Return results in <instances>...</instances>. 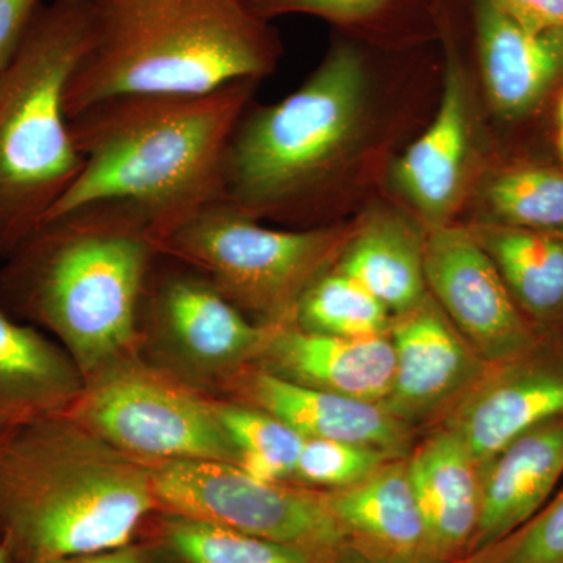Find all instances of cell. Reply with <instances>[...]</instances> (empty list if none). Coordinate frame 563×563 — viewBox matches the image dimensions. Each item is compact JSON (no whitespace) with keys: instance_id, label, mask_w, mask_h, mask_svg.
<instances>
[{"instance_id":"1","label":"cell","mask_w":563,"mask_h":563,"mask_svg":"<svg viewBox=\"0 0 563 563\" xmlns=\"http://www.w3.org/2000/svg\"><path fill=\"white\" fill-rule=\"evenodd\" d=\"M158 255L139 207H80L41 224L0 262V309L49 332L88 379L141 351V296Z\"/></svg>"},{"instance_id":"2","label":"cell","mask_w":563,"mask_h":563,"mask_svg":"<svg viewBox=\"0 0 563 563\" xmlns=\"http://www.w3.org/2000/svg\"><path fill=\"white\" fill-rule=\"evenodd\" d=\"M255 81L202 95L118 96L70 118L81 169L46 221L90 203L129 202L151 218L158 239L220 201L225 154Z\"/></svg>"},{"instance_id":"3","label":"cell","mask_w":563,"mask_h":563,"mask_svg":"<svg viewBox=\"0 0 563 563\" xmlns=\"http://www.w3.org/2000/svg\"><path fill=\"white\" fill-rule=\"evenodd\" d=\"M155 512L150 465L66 412L0 435V540L20 563L125 547Z\"/></svg>"},{"instance_id":"4","label":"cell","mask_w":563,"mask_h":563,"mask_svg":"<svg viewBox=\"0 0 563 563\" xmlns=\"http://www.w3.org/2000/svg\"><path fill=\"white\" fill-rule=\"evenodd\" d=\"M88 49L66 85L68 120L129 95H202L258 80L279 54L244 0H90Z\"/></svg>"},{"instance_id":"5","label":"cell","mask_w":563,"mask_h":563,"mask_svg":"<svg viewBox=\"0 0 563 563\" xmlns=\"http://www.w3.org/2000/svg\"><path fill=\"white\" fill-rule=\"evenodd\" d=\"M365 99L361 52L335 44L299 90L243 114L220 201L257 221L313 213L357 139Z\"/></svg>"},{"instance_id":"6","label":"cell","mask_w":563,"mask_h":563,"mask_svg":"<svg viewBox=\"0 0 563 563\" xmlns=\"http://www.w3.org/2000/svg\"><path fill=\"white\" fill-rule=\"evenodd\" d=\"M90 35V0H52L36 10L0 73V262L46 221L79 176L65 91Z\"/></svg>"},{"instance_id":"7","label":"cell","mask_w":563,"mask_h":563,"mask_svg":"<svg viewBox=\"0 0 563 563\" xmlns=\"http://www.w3.org/2000/svg\"><path fill=\"white\" fill-rule=\"evenodd\" d=\"M355 228H263L222 201L207 203L158 235L161 255L190 266L251 321L292 324L299 302L332 268Z\"/></svg>"},{"instance_id":"8","label":"cell","mask_w":563,"mask_h":563,"mask_svg":"<svg viewBox=\"0 0 563 563\" xmlns=\"http://www.w3.org/2000/svg\"><path fill=\"white\" fill-rule=\"evenodd\" d=\"M218 399L150 363L141 351L85 379L66 413L111 446L143 462L239 465Z\"/></svg>"},{"instance_id":"9","label":"cell","mask_w":563,"mask_h":563,"mask_svg":"<svg viewBox=\"0 0 563 563\" xmlns=\"http://www.w3.org/2000/svg\"><path fill=\"white\" fill-rule=\"evenodd\" d=\"M146 463L158 512L213 521L333 561L354 558L324 490L292 483H268L225 462Z\"/></svg>"},{"instance_id":"10","label":"cell","mask_w":563,"mask_h":563,"mask_svg":"<svg viewBox=\"0 0 563 563\" xmlns=\"http://www.w3.org/2000/svg\"><path fill=\"white\" fill-rule=\"evenodd\" d=\"M158 257L141 296V350H154V365L217 398L257 362L279 325L255 324L190 266L166 257L162 269Z\"/></svg>"},{"instance_id":"11","label":"cell","mask_w":563,"mask_h":563,"mask_svg":"<svg viewBox=\"0 0 563 563\" xmlns=\"http://www.w3.org/2000/svg\"><path fill=\"white\" fill-rule=\"evenodd\" d=\"M424 276L429 295L448 320L490 365L542 340L470 228H432L424 243Z\"/></svg>"},{"instance_id":"12","label":"cell","mask_w":563,"mask_h":563,"mask_svg":"<svg viewBox=\"0 0 563 563\" xmlns=\"http://www.w3.org/2000/svg\"><path fill=\"white\" fill-rule=\"evenodd\" d=\"M391 390L383 402L420 432L435 428L487 373L485 362L431 295L391 318Z\"/></svg>"},{"instance_id":"13","label":"cell","mask_w":563,"mask_h":563,"mask_svg":"<svg viewBox=\"0 0 563 563\" xmlns=\"http://www.w3.org/2000/svg\"><path fill=\"white\" fill-rule=\"evenodd\" d=\"M563 413V339H542L483 379L437 426L457 433L481 466L533 426Z\"/></svg>"},{"instance_id":"14","label":"cell","mask_w":563,"mask_h":563,"mask_svg":"<svg viewBox=\"0 0 563 563\" xmlns=\"http://www.w3.org/2000/svg\"><path fill=\"white\" fill-rule=\"evenodd\" d=\"M220 395L279 418L303 439L366 444L398 459L407 457L418 442V432L383 402L302 387L255 365L232 377Z\"/></svg>"},{"instance_id":"15","label":"cell","mask_w":563,"mask_h":563,"mask_svg":"<svg viewBox=\"0 0 563 563\" xmlns=\"http://www.w3.org/2000/svg\"><path fill=\"white\" fill-rule=\"evenodd\" d=\"M347 550L361 563H435L407 457L362 483L324 490Z\"/></svg>"},{"instance_id":"16","label":"cell","mask_w":563,"mask_h":563,"mask_svg":"<svg viewBox=\"0 0 563 563\" xmlns=\"http://www.w3.org/2000/svg\"><path fill=\"white\" fill-rule=\"evenodd\" d=\"M254 365L302 387L384 402L391 390L395 350L388 332L350 339L303 331L292 322L274 328Z\"/></svg>"},{"instance_id":"17","label":"cell","mask_w":563,"mask_h":563,"mask_svg":"<svg viewBox=\"0 0 563 563\" xmlns=\"http://www.w3.org/2000/svg\"><path fill=\"white\" fill-rule=\"evenodd\" d=\"M433 561L457 563L472 551L481 517V465L457 433L435 426L407 455Z\"/></svg>"},{"instance_id":"18","label":"cell","mask_w":563,"mask_h":563,"mask_svg":"<svg viewBox=\"0 0 563 563\" xmlns=\"http://www.w3.org/2000/svg\"><path fill=\"white\" fill-rule=\"evenodd\" d=\"M562 481L563 413L521 433L481 466V517L470 554L525 525Z\"/></svg>"},{"instance_id":"19","label":"cell","mask_w":563,"mask_h":563,"mask_svg":"<svg viewBox=\"0 0 563 563\" xmlns=\"http://www.w3.org/2000/svg\"><path fill=\"white\" fill-rule=\"evenodd\" d=\"M485 87L503 117H526L563 80V27L529 31L492 0H476Z\"/></svg>"},{"instance_id":"20","label":"cell","mask_w":563,"mask_h":563,"mask_svg":"<svg viewBox=\"0 0 563 563\" xmlns=\"http://www.w3.org/2000/svg\"><path fill=\"white\" fill-rule=\"evenodd\" d=\"M84 385L62 344L0 309V435L66 412Z\"/></svg>"},{"instance_id":"21","label":"cell","mask_w":563,"mask_h":563,"mask_svg":"<svg viewBox=\"0 0 563 563\" xmlns=\"http://www.w3.org/2000/svg\"><path fill=\"white\" fill-rule=\"evenodd\" d=\"M468 152L465 77L454 51L448 52L442 102L428 131L415 141L395 169L402 195L426 220L442 225L461 192Z\"/></svg>"},{"instance_id":"22","label":"cell","mask_w":563,"mask_h":563,"mask_svg":"<svg viewBox=\"0 0 563 563\" xmlns=\"http://www.w3.org/2000/svg\"><path fill=\"white\" fill-rule=\"evenodd\" d=\"M542 339H563V235L498 222L470 228Z\"/></svg>"},{"instance_id":"23","label":"cell","mask_w":563,"mask_h":563,"mask_svg":"<svg viewBox=\"0 0 563 563\" xmlns=\"http://www.w3.org/2000/svg\"><path fill=\"white\" fill-rule=\"evenodd\" d=\"M424 243L406 218L379 213L354 229L333 268L357 280L395 317L428 296Z\"/></svg>"},{"instance_id":"24","label":"cell","mask_w":563,"mask_h":563,"mask_svg":"<svg viewBox=\"0 0 563 563\" xmlns=\"http://www.w3.org/2000/svg\"><path fill=\"white\" fill-rule=\"evenodd\" d=\"M147 525L157 563H342L185 515L155 512Z\"/></svg>"},{"instance_id":"25","label":"cell","mask_w":563,"mask_h":563,"mask_svg":"<svg viewBox=\"0 0 563 563\" xmlns=\"http://www.w3.org/2000/svg\"><path fill=\"white\" fill-rule=\"evenodd\" d=\"M391 318L376 296L332 266L302 296L295 324L303 331L362 339L390 331Z\"/></svg>"},{"instance_id":"26","label":"cell","mask_w":563,"mask_h":563,"mask_svg":"<svg viewBox=\"0 0 563 563\" xmlns=\"http://www.w3.org/2000/svg\"><path fill=\"white\" fill-rule=\"evenodd\" d=\"M217 407L239 451L240 468L268 483L295 484L296 465L306 440L301 433L279 418L244 404L218 399Z\"/></svg>"},{"instance_id":"27","label":"cell","mask_w":563,"mask_h":563,"mask_svg":"<svg viewBox=\"0 0 563 563\" xmlns=\"http://www.w3.org/2000/svg\"><path fill=\"white\" fill-rule=\"evenodd\" d=\"M493 221L526 231L563 235V173L547 166H515L484 190Z\"/></svg>"},{"instance_id":"28","label":"cell","mask_w":563,"mask_h":563,"mask_svg":"<svg viewBox=\"0 0 563 563\" xmlns=\"http://www.w3.org/2000/svg\"><path fill=\"white\" fill-rule=\"evenodd\" d=\"M393 459L398 457L366 444L306 439L296 465L295 484L339 490L362 483Z\"/></svg>"},{"instance_id":"29","label":"cell","mask_w":563,"mask_h":563,"mask_svg":"<svg viewBox=\"0 0 563 563\" xmlns=\"http://www.w3.org/2000/svg\"><path fill=\"white\" fill-rule=\"evenodd\" d=\"M457 563H563V484L520 528Z\"/></svg>"},{"instance_id":"30","label":"cell","mask_w":563,"mask_h":563,"mask_svg":"<svg viewBox=\"0 0 563 563\" xmlns=\"http://www.w3.org/2000/svg\"><path fill=\"white\" fill-rule=\"evenodd\" d=\"M263 20L288 13L314 14L339 24H362L383 16L402 0H244Z\"/></svg>"},{"instance_id":"31","label":"cell","mask_w":563,"mask_h":563,"mask_svg":"<svg viewBox=\"0 0 563 563\" xmlns=\"http://www.w3.org/2000/svg\"><path fill=\"white\" fill-rule=\"evenodd\" d=\"M38 9V0H0V73L16 54Z\"/></svg>"},{"instance_id":"32","label":"cell","mask_w":563,"mask_h":563,"mask_svg":"<svg viewBox=\"0 0 563 563\" xmlns=\"http://www.w3.org/2000/svg\"><path fill=\"white\" fill-rule=\"evenodd\" d=\"M529 31L563 27V0H492Z\"/></svg>"},{"instance_id":"33","label":"cell","mask_w":563,"mask_h":563,"mask_svg":"<svg viewBox=\"0 0 563 563\" xmlns=\"http://www.w3.org/2000/svg\"><path fill=\"white\" fill-rule=\"evenodd\" d=\"M46 563H157L154 550L146 540H136L125 547L113 550L98 551V553L70 555Z\"/></svg>"},{"instance_id":"34","label":"cell","mask_w":563,"mask_h":563,"mask_svg":"<svg viewBox=\"0 0 563 563\" xmlns=\"http://www.w3.org/2000/svg\"><path fill=\"white\" fill-rule=\"evenodd\" d=\"M0 563H20L14 558L9 543L3 542V540H0Z\"/></svg>"},{"instance_id":"35","label":"cell","mask_w":563,"mask_h":563,"mask_svg":"<svg viewBox=\"0 0 563 563\" xmlns=\"http://www.w3.org/2000/svg\"><path fill=\"white\" fill-rule=\"evenodd\" d=\"M558 121H559V151L563 161V95L558 107Z\"/></svg>"},{"instance_id":"36","label":"cell","mask_w":563,"mask_h":563,"mask_svg":"<svg viewBox=\"0 0 563 563\" xmlns=\"http://www.w3.org/2000/svg\"><path fill=\"white\" fill-rule=\"evenodd\" d=\"M342 563H361V562L354 561V559H350V561H344Z\"/></svg>"}]
</instances>
